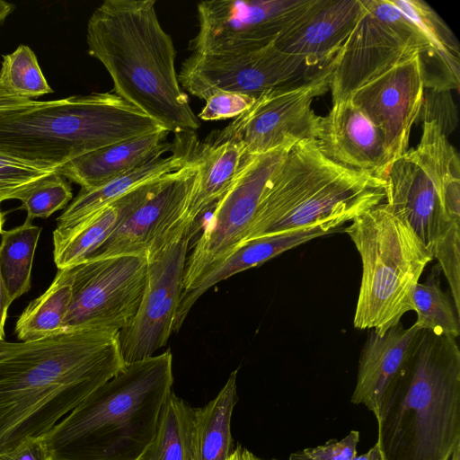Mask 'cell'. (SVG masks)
I'll use <instances>...</instances> for the list:
<instances>
[{"label": "cell", "mask_w": 460, "mask_h": 460, "mask_svg": "<svg viewBox=\"0 0 460 460\" xmlns=\"http://www.w3.org/2000/svg\"><path fill=\"white\" fill-rule=\"evenodd\" d=\"M119 332L63 331L0 340V456L43 438L125 366Z\"/></svg>", "instance_id": "cell-1"}, {"label": "cell", "mask_w": 460, "mask_h": 460, "mask_svg": "<svg viewBox=\"0 0 460 460\" xmlns=\"http://www.w3.org/2000/svg\"><path fill=\"white\" fill-rule=\"evenodd\" d=\"M155 3L104 1L88 20V53L106 68L115 94L167 131L193 134L200 124L179 83L174 45Z\"/></svg>", "instance_id": "cell-2"}, {"label": "cell", "mask_w": 460, "mask_h": 460, "mask_svg": "<svg viewBox=\"0 0 460 460\" xmlns=\"http://www.w3.org/2000/svg\"><path fill=\"white\" fill-rule=\"evenodd\" d=\"M383 460H450L460 445V349L422 330L376 414Z\"/></svg>", "instance_id": "cell-3"}, {"label": "cell", "mask_w": 460, "mask_h": 460, "mask_svg": "<svg viewBox=\"0 0 460 460\" xmlns=\"http://www.w3.org/2000/svg\"><path fill=\"white\" fill-rule=\"evenodd\" d=\"M172 382L170 350L126 365L42 438L49 460H137Z\"/></svg>", "instance_id": "cell-4"}, {"label": "cell", "mask_w": 460, "mask_h": 460, "mask_svg": "<svg viewBox=\"0 0 460 460\" xmlns=\"http://www.w3.org/2000/svg\"><path fill=\"white\" fill-rule=\"evenodd\" d=\"M160 129L164 128L111 93L33 101L0 111V152L56 172L84 154Z\"/></svg>", "instance_id": "cell-5"}, {"label": "cell", "mask_w": 460, "mask_h": 460, "mask_svg": "<svg viewBox=\"0 0 460 460\" xmlns=\"http://www.w3.org/2000/svg\"><path fill=\"white\" fill-rule=\"evenodd\" d=\"M385 199V180L342 167L316 140H301L270 180L243 243L330 221L343 225Z\"/></svg>", "instance_id": "cell-6"}, {"label": "cell", "mask_w": 460, "mask_h": 460, "mask_svg": "<svg viewBox=\"0 0 460 460\" xmlns=\"http://www.w3.org/2000/svg\"><path fill=\"white\" fill-rule=\"evenodd\" d=\"M344 232L362 262L353 324L383 334L413 311L412 294L434 260L411 227L385 203L354 218Z\"/></svg>", "instance_id": "cell-7"}, {"label": "cell", "mask_w": 460, "mask_h": 460, "mask_svg": "<svg viewBox=\"0 0 460 460\" xmlns=\"http://www.w3.org/2000/svg\"><path fill=\"white\" fill-rule=\"evenodd\" d=\"M334 66L335 57L304 80L262 92L251 108L208 140H234L243 146V156L266 153L287 142L315 140L320 116L312 103L330 90Z\"/></svg>", "instance_id": "cell-8"}, {"label": "cell", "mask_w": 460, "mask_h": 460, "mask_svg": "<svg viewBox=\"0 0 460 460\" xmlns=\"http://www.w3.org/2000/svg\"><path fill=\"white\" fill-rule=\"evenodd\" d=\"M296 143L287 142L271 151L243 157L232 184L215 205L187 256L182 292L243 243L270 180Z\"/></svg>", "instance_id": "cell-9"}, {"label": "cell", "mask_w": 460, "mask_h": 460, "mask_svg": "<svg viewBox=\"0 0 460 460\" xmlns=\"http://www.w3.org/2000/svg\"><path fill=\"white\" fill-rule=\"evenodd\" d=\"M68 269L72 293L64 331L119 332L132 323L146 285V255L89 258Z\"/></svg>", "instance_id": "cell-10"}, {"label": "cell", "mask_w": 460, "mask_h": 460, "mask_svg": "<svg viewBox=\"0 0 460 460\" xmlns=\"http://www.w3.org/2000/svg\"><path fill=\"white\" fill-rule=\"evenodd\" d=\"M384 180V202L438 261L460 312V221L449 217L411 149L391 163Z\"/></svg>", "instance_id": "cell-11"}, {"label": "cell", "mask_w": 460, "mask_h": 460, "mask_svg": "<svg viewBox=\"0 0 460 460\" xmlns=\"http://www.w3.org/2000/svg\"><path fill=\"white\" fill-rule=\"evenodd\" d=\"M193 229L192 223L185 222L146 254V278L140 305L132 323L119 334L126 365L154 356L173 332Z\"/></svg>", "instance_id": "cell-12"}, {"label": "cell", "mask_w": 460, "mask_h": 460, "mask_svg": "<svg viewBox=\"0 0 460 460\" xmlns=\"http://www.w3.org/2000/svg\"><path fill=\"white\" fill-rule=\"evenodd\" d=\"M313 0H210L197 6L199 31L192 53L239 55L276 41Z\"/></svg>", "instance_id": "cell-13"}, {"label": "cell", "mask_w": 460, "mask_h": 460, "mask_svg": "<svg viewBox=\"0 0 460 460\" xmlns=\"http://www.w3.org/2000/svg\"><path fill=\"white\" fill-rule=\"evenodd\" d=\"M195 154L178 171L124 195V214L119 225L90 258L146 255L185 222H190L187 209L196 174Z\"/></svg>", "instance_id": "cell-14"}, {"label": "cell", "mask_w": 460, "mask_h": 460, "mask_svg": "<svg viewBox=\"0 0 460 460\" xmlns=\"http://www.w3.org/2000/svg\"><path fill=\"white\" fill-rule=\"evenodd\" d=\"M323 66L283 52L274 44L239 55L192 53L181 65L178 80L191 95L207 100L217 92L259 95L264 91L304 80Z\"/></svg>", "instance_id": "cell-15"}, {"label": "cell", "mask_w": 460, "mask_h": 460, "mask_svg": "<svg viewBox=\"0 0 460 460\" xmlns=\"http://www.w3.org/2000/svg\"><path fill=\"white\" fill-rule=\"evenodd\" d=\"M424 91L419 55L415 54L355 91L349 98L381 132L391 163L408 150Z\"/></svg>", "instance_id": "cell-16"}, {"label": "cell", "mask_w": 460, "mask_h": 460, "mask_svg": "<svg viewBox=\"0 0 460 460\" xmlns=\"http://www.w3.org/2000/svg\"><path fill=\"white\" fill-rule=\"evenodd\" d=\"M415 54L363 6L362 14L335 56L330 82L332 103L349 99L355 91Z\"/></svg>", "instance_id": "cell-17"}, {"label": "cell", "mask_w": 460, "mask_h": 460, "mask_svg": "<svg viewBox=\"0 0 460 460\" xmlns=\"http://www.w3.org/2000/svg\"><path fill=\"white\" fill-rule=\"evenodd\" d=\"M315 140L329 160L348 169L384 180L391 164L381 132L350 99L333 102L320 116Z\"/></svg>", "instance_id": "cell-18"}, {"label": "cell", "mask_w": 460, "mask_h": 460, "mask_svg": "<svg viewBox=\"0 0 460 460\" xmlns=\"http://www.w3.org/2000/svg\"><path fill=\"white\" fill-rule=\"evenodd\" d=\"M362 13L361 0H313L274 45L323 66L337 55Z\"/></svg>", "instance_id": "cell-19"}, {"label": "cell", "mask_w": 460, "mask_h": 460, "mask_svg": "<svg viewBox=\"0 0 460 460\" xmlns=\"http://www.w3.org/2000/svg\"><path fill=\"white\" fill-rule=\"evenodd\" d=\"M342 226L330 221L310 227L266 235L243 243L217 264L208 270L186 292H182L175 314L173 332L182 325L195 302L210 288L231 276L267 261Z\"/></svg>", "instance_id": "cell-20"}, {"label": "cell", "mask_w": 460, "mask_h": 460, "mask_svg": "<svg viewBox=\"0 0 460 460\" xmlns=\"http://www.w3.org/2000/svg\"><path fill=\"white\" fill-rule=\"evenodd\" d=\"M422 329L398 324L383 334L370 330L360 353L351 402L376 414L383 393L410 357Z\"/></svg>", "instance_id": "cell-21"}, {"label": "cell", "mask_w": 460, "mask_h": 460, "mask_svg": "<svg viewBox=\"0 0 460 460\" xmlns=\"http://www.w3.org/2000/svg\"><path fill=\"white\" fill-rule=\"evenodd\" d=\"M169 131L160 129L132 137L78 156L56 172L82 189H93L146 163L172 149L166 141Z\"/></svg>", "instance_id": "cell-22"}, {"label": "cell", "mask_w": 460, "mask_h": 460, "mask_svg": "<svg viewBox=\"0 0 460 460\" xmlns=\"http://www.w3.org/2000/svg\"><path fill=\"white\" fill-rule=\"evenodd\" d=\"M198 143L189 137L176 145L169 156L160 157L93 188L82 189L58 218L57 230L73 227L102 208L113 203L136 188L178 171L193 157Z\"/></svg>", "instance_id": "cell-23"}, {"label": "cell", "mask_w": 460, "mask_h": 460, "mask_svg": "<svg viewBox=\"0 0 460 460\" xmlns=\"http://www.w3.org/2000/svg\"><path fill=\"white\" fill-rule=\"evenodd\" d=\"M426 36L429 52L420 60L424 88L437 92L459 90L460 49L458 41L439 14L420 0H391Z\"/></svg>", "instance_id": "cell-24"}, {"label": "cell", "mask_w": 460, "mask_h": 460, "mask_svg": "<svg viewBox=\"0 0 460 460\" xmlns=\"http://www.w3.org/2000/svg\"><path fill=\"white\" fill-rule=\"evenodd\" d=\"M243 155V146L231 139H207L197 146L196 174L187 209V218L193 227L226 192L240 169Z\"/></svg>", "instance_id": "cell-25"}, {"label": "cell", "mask_w": 460, "mask_h": 460, "mask_svg": "<svg viewBox=\"0 0 460 460\" xmlns=\"http://www.w3.org/2000/svg\"><path fill=\"white\" fill-rule=\"evenodd\" d=\"M419 145L411 152L434 184L450 217L460 221V162L455 147L434 121L421 122Z\"/></svg>", "instance_id": "cell-26"}, {"label": "cell", "mask_w": 460, "mask_h": 460, "mask_svg": "<svg viewBox=\"0 0 460 460\" xmlns=\"http://www.w3.org/2000/svg\"><path fill=\"white\" fill-rule=\"evenodd\" d=\"M236 373L230 374L217 395L194 409L191 460H227L232 450L231 419L237 401Z\"/></svg>", "instance_id": "cell-27"}, {"label": "cell", "mask_w": 460, "mask_h": 460, "mask_svg": "<svg viewBox=\"0 0 460 460\" xmlns=\"http://www.w3.org/2000/svg\"><path fill=\"white\" fill-rule=\"evenodd\" d=\"M124 213L123 198L102 208L71 228L53 232V256L58 270L89 259L119 225Z\"/></svg>", "instance_id": "cell-28"}, {"label": "cell", "mask_w": 460, "mask_h": 460, "mask_svg": "<svg viewBox=\"0 0 460 460\" xmlns=\"http://www.w3.org/2000/svg\"><path fill=\"white\" fill-rule=\"evenodd\" d=\"M72 276L68 268L58 270L49 288L32 300L15 324L17 338L31 341L64 331L71 300Z\"/></svg>", "instance_id": "cell-29"}, {"label": "cell", "mask_w": 460, "mask_h": 460, "mask_svg": "<svg viewBox=\"0 0 460 460\" xmlns=\"http://www.w3.org/2000/svg\"><path fill=\"white\" fill-rule=\"evenodd\" d=\"M193 411L171 392L159 415L155 436L137 460H191Z\"/></svg>", "instance_id": "cell-30"}, {"label": "cell", "mask_w": 460, "mask_h": 460, "mask_svg": "<svg viewBox=\"0 0 460 460\" xmlns=\"http://www.w3.org/2000/svg\"><path fill=\"white\" fill-rule=\"evenodd\" d=\"M41 230L25 221L1 234L0 273L12 302L31 288L32 261Z\"/></svg>", "instance_id": "cell-31"}, {"label": "cell", "mask_w": 460, "mask_h": 460, "mask_svg": "<svg viewBox=\"0 0 460 460\" xmlns=\"http://www.w3.org/2000/svg\"><path fill=\"white\" fill-rule=\"evenodd\" d=\"M440 269L433 272L423 283H418L413 290V311L417 319L414 324L438 335L457 339L460 336V313L455 303L445 293L439 282Z\"/></svg>", "instance_id": "cell-32"}, {"label": "cell", "mask_w": 460, "mask_h": 460, "mask_svg": "<svg viewBox=\"0 0 460 460\" xmlns=\"http://www.w3.org/2000/svg\"><path fill=\"white\" fill-rule=\"evenodd\" d=\"M0 81L10 91L26 99L53 93L35 53L26 45H20L13 53L3 56Z\"/></svg>", "instance_id": "cell-33"}, {"label": "cell", "mask_w": 460, "mask_h": 460, "mask_svg": "<svg viewBox=\"0 0 460 460\" xmlns=\"http://www.w3.org/2000/svg\"><path fill=\"white\" fill-rule=\"evenodd\" d=\"M72 189L66 178L56 172L42 179L21 201L27 212L25 221L36 217L47 218L66 207L72 199Z\"/></svg>", "instance_id": "cell-34"}, {"label": "cell", "mask_w": 460, "mask_h": 460, "mask_svg": "<svg viewBox=\"0 0 460 460\" xmlns=\"http://www.w3.org/2000/svg\"><path fill=\"white\" fill-rule=\"evenodd\" d=\"M361 3L370 13L415 50L420 60L428 56L429 47L426 36L415 22L393 4L391 0H361Z\"/></svg>", "instance_id": "cell-35"}, {"label": "cell", "mask_w": 460, "mask_h": 460, "mask_svg": "<svg viewBox=\"0 0 460 460\" xmlns=\"http://www.w3.org/2000/svg\"><path fill=\"white\" fill-rule=\"evenodd\" d=\"M53 172L0 152V203L6 199L22 200L42 179Z\"/></svg>", "instance_id": "cell-36"}, {"label": "cell", "mask_w": 460, "mask_h": 460, "mask_svg": "<svg viewBox=\"0 0 460 460\" xmlns=\"http://www.w3.org/2000/svg\"><path fill=\"white\" fill-rule=\"evenodd\" d=\"M424 91L417 120L434 121L447 137L456 127V109L450 92Z\"/></svg>", "instance_id": "cell-37"}, {"label": "cell", "mask_w": 460, "mask_h": 460, "mask_svg": "<svg viewBox=\"0 0 460 460\" xmlns=\"http://www.w3.org/2000/svg\"><path fill=\"white\" fill-rule=\"evenodd\" d=\"M256 97L234 92H217L206 100L199 118L203 120L236 118L252 107Z\"/></svg>", "instance_id": "cell-38"}, {"label": "cell", "mask_w": 460, "mask_h": 460, "mask_svg": "<svg viewBox=\"0 0 460 460\" xmlns=\"http://www.w3.org/2000/svg\"><path fill=\"white\" fill-rule=\"evenodd\" d=\"M359 432L351 430L341 440L330 439L324 445L292 453L289 460H351L357 456Z\"/></svg>", "instance_id": "cell-39"}, {"label": "cell", "mask_w": 460, "mask_h": 460, "mask_svg": "<svg viewBox=\"0 0 460 460\" xmlns=\"http://www.w3.org/2000/svg\"><path fill=\"white\" fill-rule=\"evenodd\" d=\"M0 460H49L42 438L31 441L17 451L0 456Z\"/></svg>", "instance_id": "cell-40"}, {"label": "cell", "mask_w": 460, "mask_h": 460, "mask_svg": "<svg viewBox=\"0 0 460 460\" xmlns=\"http://www.w3.org/2000/svg\"><path fill=\"white\" fill-rule=\"evenodd\" d=\"M33 101L17 95L6 88L0 81V111L22 107L32 103Z\"/></svg>", "instance_id": "cell-41"}, {"label": "cell", "mask_w": 460, "mask_h": 460, "mask_svg": "<svg viewBox=\"0 0 460 460\" xmlns=\"http://www.w3.org/2000/svg\"><path fill=\"white\" fill-rule=\"evenodd\" d=\"M11 303L12 301L9 298L8 293L6 291L0 273V325L2 327H4L8 308Z\"/></svg>", "instance_id": "cell-42"}, {"label": "cell", "mask_w": 460, "mask_h": 460, "mask_svg": "<svg viewBox=\"0 0 460 460\" xmlns=\"http://www.w3.org/2000/svg\"><path fill=\"white\" fill-rule=\"evenodd\" d=\"M351 460H383L378 445L376 443L367 453L356 456Z\"/></svg>", "instance_id": "cell-43"}, {"label": "cell", "mask_w": 460, "mask_h": 460, "mask_svg": "<svg viewBox=\"0 0 460 460\" xmlns=\"http://www.w3.org/2000/svg\"><path fill=\"white\" fill-rule=\"evenodd\" d=\"M251 454L252 452L238 445L232 450L227 460H251Z\"/></svg>", "instance_id": "cell-44"}, {"label": "cell", "mask_w": 460, "mask_h": 460, "mask_svg": "<svg viewBox=\"0 0 460 460\" xmlns=\"http://www.w3.org/2000/svg\"><path fill=\"white\" fill-rule=\"evenodd\" d=\"M13 9L14 5L13 4L0 0V22H3Z\"/></svg>", "instance_id": "cell-45"}, {"label": "cell", "mask_w": 460, "mask_h": 460, "mask_svg": "<svg viewBox=\"0 0 460 460\" xmlns=\"http://www.w3.org/2000/svg\"><path fill=\"white\" fill-rule=\"evenodd\" d=\"M450 460H460V445L454 450Z\"/></svg>", "instance_id": "cell-46"}, {"label": "cell", "mask_w": 460, "mask_h": 460, "mask_svg": "<svg viewBox=\"0 0 460 460\" xmlns=\"http://www.w3.org/2000/svg\"><path fill=\"white\" fill-rule=\"evenodd\" d=\"M4 222V215H3V213L1 212V209H0V235H1L2 232H3Z\"/></svg>", "instance_id": "cell-47"}, {"label": "cell", "mask_w": 460, "mask_h": 460, "mask_svg": "<svg viewBox=\"0 0 460 460\" xmlns=\"http://www.w3.org/2000/svg\"><path fill=\"white\" fill-rule=\"evenodd\" d=\"M0 340H4V327L0 325Z\"/></svg>", "instance_id": "cell-48"}, {"label": "cell", "mask_w": 460, "mask_h": 460, "mask_svg": "<svg viewBox=\"0 0 460 460\" xmlns=\"http://www.w3.org/2000/svg\"><path fill=\"white\" fill-rule=\"evenodd\" d=\"M251 460H262L257 456H255L252 453L251 454ZM271 460H276V459H271Z\"/></svg>", "instance_id": "cell-49"}]
</instances>
